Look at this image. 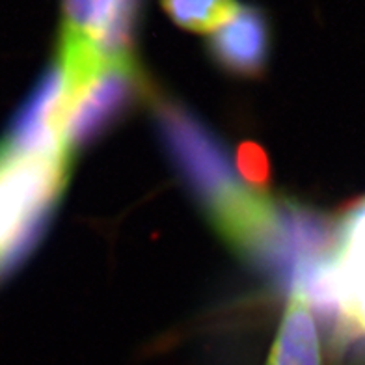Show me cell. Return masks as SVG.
<instances>
[{
  "label": "cell",
  "mask_w": 365,
  "mask_h": 365,
  "mask_svg": "<svg viewBox=\"0 0 365 365\" xmlns=\"http://www.w3.org/2000/svg\"><path fill=\"white\" fill-rule=\"evenodd\" d=\"M144 91L135 56L115 58L84 81L66 84L62 140L69 157L115 125Z\"/></svg>",
  "instance_id": "3957f363"
},
{
  "label": "cell",
  "mask_w": 365,
  "mask_h": 365,
  "mask_svg": "<svg viewBox=\"0 0 365 365\" xmlns=\"http://www.w3.org/2000/svg\"><path fill=\"white\" fill-rule=\"evenodd\" d=\"M272 30L261 6L239 4L207 34V53L222 71L239 78H261L269 66Z\"/></svg>",
  "instance_id": "5b68a950"
},
{
  "label": "cell",
  "mask_w": 365,
  "mask_h": 365,
  "mask_svg": "<svg viewBox=\"0 0 365 365\" xmlns=\"http://www.w3.org/2000/svg\"><path fill=\"white\" fill-rule=\"evenodd\" d=\"M63 103L66 82L54 62L15 114L4 145L21 153L66 157L71 160L62 140Z\"/></svg>",
  "instance_id": "8992f818"
},
{
  "label": "cell",
  "mask_w": 365,
  "mask_h": 365,
  "mask_svg": "<svg viewBox=\"0 0 365 365\" xmlns=\"http://www.w3.org/2000/svg\"><path fill=\"white\" fill-rule=\"evenodd\" d=\"M328 304L336 302L354 327L365 331V202L356 205L337 233L327 278Z\"/></svg>",
  "instance_id": "52a82bcc"
},
{
  "label": "cell",
  "mask_w": 365,
  "mask_h": 365,
  "mask_svg": "<svg viewBox=\"0 0 365 365\" xmlns=\"http://www.w3.org/2000/svg\"><path fill=\"white\" fill-rule=\"evenodd\" d=\"M163 10L173 23L196 34L207 36L230 17L237 0H160Z\"/></svg>",
  "instance_id": "9c48e42d"
},
{
  "label": "cell",
  "mask_w": 365,
  "mask_h": 365,
  "mask_svg": "<svg viewBox=\"0 0 365 365\" xmlns=\"http://www.w3.org/2000/svg\"><path fill=\"white\" fill-rule=\"evenodd\" d=\"M144 0H62L58 43L77 45L105 58L135 56Z\"/></svg>",
  "instance_id": "277c9868"
},
{
  "label": "cell",
  "mask_w": 365,
  "mask_h": 365,
  "mask_svg": "<svg viewBox=\"0 0 365 365\" xmlns=\"http://www.w3.org/2000/svg\"><path fill=\"white\" fill-rule=\"evenodd\" d=\"M66 157L0 145V278L29 257L53 220L69 178Z\"/></svg>",
  "instance_id": "7a4b0ae2"
},
{
  "label": "cell",
  "mask_w": 365,
  "mask_h": 365,
  "mask_svg": "<svg viewBox=\"0 0 365 365\" xmlns=\"http://www.w3.org/2000/svg\"><path fill=\"white\" fill-rule=\"evenodd\" d=\"M235 166L239 178L254 190L263 192L270 182V164L263 148L254 142H242L237 149Z\"/></svg>",
  "instance_id": "30bf717a"
},
{
  "label": "cell",
  "mask_w": 365,
  "mask_h": 365,
  "mask_svg": "<svg viewBox=\"0 0 365 365\" xmlns=\"http://www.w3.org/2000/svg\"><path fill=\"white\" fill-rule=\"evenodd\" d=\"M155 112L164 148L190 192L218 233L246 255L272 218L276 200L240 181L226 144L188 108L160 99Z\"/></svg>",
  "instance_id": "6da1fadb"
},
{
  "label": "cell",
  "mask_w": 365,
  "mask_h": 365,
  "mask_svg": "<svg viewBox=\"0 0 365 365\" xmlns=\"http://www.w3.org/2000/svg\"><path fill=\"white\" fill-rule=\"evenodd\" d=\"M267 365H322L317 321L302 294H291Z\"/></svg>",
  "instance_id": "ba28073f"
}]
</instances>
